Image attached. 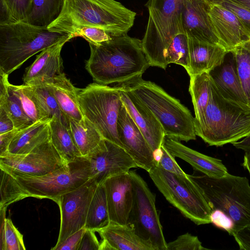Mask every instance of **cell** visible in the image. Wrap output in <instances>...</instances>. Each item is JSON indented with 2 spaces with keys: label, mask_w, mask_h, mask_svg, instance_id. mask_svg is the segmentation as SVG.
<instances>
[{
  "label": "cell",
  "mask_w": 250,
  "mask_h": 250,
  "mask_svg": "<svg viewBox=\"0 0 250 250\" xmlns=\"http://www.w3.org/2000/svg\"><path fill=\"white\" fill-rule=\"evenodd\" d=\"M90 54L85 68L97 83H122L142 77L150 66L142 41L127 34L99 44L89 43Z\"/></svg>",
  "instance_id": "6da1fadb"
},
{
  "label": "cell",
  "mask_w": 250,
  "mask_h": 250,
  "mask_svg": "<svg viewBox=\"0 0 250 250\" xmlns=\"http://www.w3.org/2000/svg\"><path fill=\"white\" fill-rule=\"evenodd\" d=\"M135 17V12L114 0H64L60 15L47 28L72 34L82 27H95L117 36L127 34Z\"/></svg>",
  "instance_id": "7a4b0ae2"
},
{
  "label": "cell",
  "mask_w": 250,
  "mask_h": 250,
  "mask_svg": "<svg viewBox=\"0 0 250 250\" xmlns=\"http://www.w3.org/2000/svg\"><path fill=\"white\" fill-rule=\"evenodd\" d=\"M212 81L208 105L194 124L196 136L209 146H219L250 134V108L225 98Z\"/></svg>",
  "instance_id": "3957f363"
},
{
  "label": "cell",
  "mask_w": 250,
  "mask_h": 250,
  "mask_svg": "<svg viewBox=\"0 0 250 250\" xmlns=\"http://www.w3.org/2000/svg\"><path fill=\"white\" fill-rule=\"evenodd\" d=\"M121 83L151 111L161 125L166 136L186 142L196 139L194 118L178 100L142 77Z\"/></svg>",
  "instance_id": "277c9868"
},
{
  "label": "cell",
  "mask_w": 250,
  "mask_h": 250,
  "mask_svg": "<svg viewBox=\"0 0 250 250\" xmlns=\"http://www.w3.org/2000/svg\"><path fill=\"white\" fill-rule=\"evenodd\" d=\"M195 171L190 177L201 189L212 211L219 210L232 220L233 234L250 224V185L247 177L228 173L214 178Z\"/></svg>",
  "instance_id": "5b68a950"
},
{
  "label": "cell",
  "mask_w": 250,
  "mask_h": 250,
  "mask_svg": "<svg viewBox=\"0 0 250 250\" xmlns=\"http://www.w3.org/2000/svg\"><path fill=\"white\" fill-rule=\"evenodd\" d=\"M67 35L25 22L0 25V70L9 75Z\"/></svg>",
  "instance_id": "8992f818"
},
{
  "label": "cell",
  "mask_w": 250,
  "mask_h": 250,
  "mask_svg": "<svg viewBox=\"0 0 250 250\" xmlns=\"http://www.w3.org/2000/svg\"><path fill=\"white\" fill-rule=\"evenodd\" d=\"M183 0H148V20L142 41L150 66L166 69L167 49L172 39L181 33L180 11Z\"/></svg>",
  "instance_id": "52a82bcc"
},
{
  "label": "cell",
  "mask_w": 250,
  "mask_h": 250,
  "mask_svg": "<svg viewBox=\"0 0 250 250\" xmlns=\"http://www.w3.org/2000/svg\"><path fill=\"white\" fill-rule=\"evenodd\" d=\"M6 172L15 178L18 184L19 200L29 197L53 200L78 188L91 178L90 163L86 156L78 157L42 176Z\"/></svg>",
  "instance_id": "ba28073f"
},
{
  "label": "cell",
  "mask_w": 250,
  "mask_h": 250,
  "mask_svg": "<svg viewBox=\"0 0 250 250\" xmlns=\"http://www.w3.org/2000/svg\"><path fill=\"white\" fill-rule=\"evenodd\" d=\"M148 173L160 192L185 217L197 225L211 223V208L189 175L171 173L157 163Z\"/></svg>",
  "instance_id": "9c48e42d"
},
{
  "label": "cell",
  "mask_w": 250,
  "mask_h": 250,
  "mask_svg": "<svg viewBox=\"0 0 250 250\" xmlns=\"http://www.w3.org/2000/svg\"><path fill=\"white\" fill-rule=\"evenodd\" d=\"M79 102L84 117L94 125L103 138L123 148L117 131L122 104L118 89L115 86L93 83L81 89Z\"/></svg>",
  "instance_id": "30bf717a"
},
{
  "label": "cell",
  "mask_w": 250,
  "mask_h": 250,
  "mask_svg": "<svg viewBox=\"0 0 250 250\" xmlns=\"http://www.w3.org/2000/svg\"><path fill=\"white\" fill-rule=\"evenodd\" d=\"M132 180L133 201L127 224L141 239L151 243L155 250H167L155 195L144 179L134 170L129 171Z\"/></svg>",
  "instance_id": "8fae6325"
},
{
  "label": "cell",
  "mask_w": 250,
  "mask_h": 250,
  "mask_svg": "<svg viewBox=\"0 0 250 250\" xmlns=\"http://www.w3.org/2000/svg\"><path fill=\"white\" fill-rule=\"evenodd\" d=\"M98 185L90 178L78 188L53 200L58 205L61 214L60 232L55 246L84 228L89 205Z\"/></svg>",
  "instance_id": "7c38bea8"
},
{
  "label": "cell",
  "mask_w": 250,
  "mask_h": 250,
  "mask_svg": "<svg viewBox=\"0 0 250 250\" xmlns=\"http://www.w3.org/2000/svg\"><path fill=\"white\" fill-rule=\"evenodd\" d=\"M67 164L50 139L24 154L7 153L0 156V168L31 176H42Z\"/></svg>",
  "instance_id": "4fadbf2b"
},
{
  "label": "cell",
  "mask_w": 250,
  "mask_h": 250,
  "mask_svg": "<svg viewBox=\"0 0 250 250\" xmlns=\"http://www.w3.org/2000/svg\"><path fill=\"white\" fill-rule=\"evenodd\" d=\"M85 156L90 163V178L97 185L111 176L138 167L124 148L104 139Z\"/></svg>",
  "instance_id": "5bb4252c"
},
{
  "label": "cell",
  "mask_w": 250,
  "mask_h": 250,
  "mask_svg": "<svg viewBox=\"0 0 250 250\" xmlns=\"http://www.w3.org/2000/svg\"><path fill=\"white\" fill-rule=\"evenodd\" d=\"M117 131L123 148L138 167L148 172L157 163L155 153L123 102L118 116Z\"/></svg>",
  "instance_id": "9a60e30c"
},
{
  "label": "cell",
  "mask_w": 250,
  "mask_h": 250,
  "mask_svg": "<svg viewBox=\"0 0 250 250\" xmlns=\"http://www.w3.org/2000/svg\"><path fill=\"white\" fill-rule=\"evenodd\" d=\"M129 114L155 153L161 148L165 135L160 122L151 111L127 87L121 83L115 85Z\"/></svg>",
  "instance_id": "2e32d148"
},
{
  "label": "cell",
  "mask_w": 250,
  "mask_h": 250,
  "mask_svg": "<svg viewBox=\"0 0 250 250\" xmlns=\"http://www.w3.org/2000/svg\"><path fill=\"white\" fill-rule=\"evenodd\" d=\"M208 0H183L180 16L181 33L200 42L219 44L208 15Z\"/></svg>",
  "instance_id": "e0dca14e"
},
{
  "label": "cell",
  "mask_w": 250,
  "mask_h": 250,
  "mask_svg": "<svg viewBox=\"0 0 250 250\" xmlns=\"http://www.w3.org/2000/svg\"><path fill=\"white\" fill-rule=\"evenodd\" d=\"M210 3L208 15L220 45L229 52L250 41V33L234 14L220 4Z\"/></svg>",
  "instance_id": "ac0fdd59"
},
{
  "label": "cell",
  "mask_w": 250,
  "mask_h": 250,
  "mask_svg": "<svg viewBox=\"0 0 250 250\" xmlns=\"http://www.w3.org/2000/svg\"><path fill=\"white\" fill-rule=\"evenodd\" d=\"M105 188L110 222L127 223L133 201V187L129 172L117 174L103 183Z\"/></svg>",
  "instance_id": "d6986e66"
},
{
  "label": "cell",
  "mask_w": 250,
  "mask_h": 250,
  "mask_svg": "<svg viewBox=\"0 0 250 250\" xmlns=\"http://www.w3.org/2000/svg\"><path fill=\"white\" fill-rule=\"evenodd\" d=\"M74 38L73 35L68 34L42 51L34 62L26 68L23 77L24 84L28 85L44 84L63 73L61 52L64 45Z\"/></svg>",
  "instance_id": "ffe728a7"
},
{
  "label": "cell",
  "mask_w": 250,
  "mask_h": 250,
  "mask_svg": "<svg viewBox=\"0 0 250 250\" xmlns=\"http://www.w3.org/2000/svg\"><path fill=\"white\" fill-rule=\"evenodd\" d=\"M163 145L173 157L187 162L195 170L208 176L221 178L229 173L221 160L193 150L182 144L176 138L165 136Z\"/></svg>",
  "instance_id": "44dd1931"
},
{
  "label": "cell",
  "mask_w": 250,
  "mask_h": 250,
  "mask_svg": "<svg viewBox=\"0 0 250 250\" xmlns=\"http://www.w3.org/2000/svg\"><path fill=\"white\" fill-rule=\"evenodd\" d=\"M229 53V57L226 54L222 64L209 73L223 97L250 108L238 75L234 58L231 52Z\"/></svg>",
  "instance_id": "7402d4cb"
},
{
  "label": "cell",
  "mask_w": 250,
  "mask_h": 250,
  "mask_svg": "<svg viewBox=\"0 0 250 250\" xmlns=\"http://www.w3.org/2000/svg\"><path fill=\"white\" fill-rule=\"evenodd\" d=\"M189 76L209 73L223 62L228 52L217 44L200 42L188 38Z\"/></svg>",
  "instance_id": "603a6c76"
},
{
  "label": "cell",
  "mask_w": 250,
  "mask_h": 250,
  "mask_svg": "<svg viewBox=\"0 0 250 250\" xmlns=\"http://www.w3.org/2000/svg\"><path fill=\"white\" fill-rule=\"evenodd\" d=\"M48 86L64 114L69 119L83 121V114L79 102L81 89L76 87L64 73L44 83Z\"/></svg>",
  "instance_id": "cb8c5ba5"
},
{
  "label": "cell",
  "mask_w": 250,
  "mask_h": 250,
  "mask_svg": "<svg viewBox=\"0 0 250 250\" xmlns=\"http://www.w3.org/2000/svg\"><path fill=\"white\" fill-rule=\"evenodd\" d=\"M97 232L113 250H155L150 242L139 237L127 224L110 222Z\"/></svg>",
  "instance_id": "d4e9b609"
},
{
  "label": "cell",
  "mask_w": 250,
  "mask_h": 250,
  "mask_svg": "<svg viewBox=\"0 0 250 250\" xmlns=\"http://www.w3.org/2000/svg\"><path fill=\"white\" fill-rule=\"evenodd\" d=\"M51 118L34 123L21 129L12 141L8 153L24 154L50 139L49 123Z\"/></svg>",
  "instance_id": "484cf974"
},
{
  "label": "cell",
  "mask_w": 250,
  "mask_h": 250,
  "mask_svg": "<svg viewBox=\"0 0 250 250\" xmlns=\"http://www.w3.org/2000/svg\"><path fill=\"white\" fill-rule=\"evenodd\" d=\"M8 75L0 70V107L12 120L14 128L22 129L33 123L24 112L20 102L9 87Z\"/></svg>",
  "instance_id": "4316f807"
},
{
  "label": "cell",
  "mask_w": 250,
  "mask_h": 250,
  "mask_svg": "<svg viewBox=\"0 0 250 250\" xmlns=\"http://www.w3.org/2000/svg\"><path fill=\"white\" fill-rule=\"evenodd\" d=\"M49 125L50 140L67 164L82 156L68 126L55 117L51 118Z\"/></svg>",
  "instance_id": "83f0119b"
},
{
  "label": "cell",
  "mask_w": 250,
  "mask_h": 250,
  "mask_svg": "<svg viewBox=\"0 0 250 250\" xmlns=\"http://www.w3.org/2000/svg\"><path fill=\"white\" fill-rule=\"evenodd\" d=\"M68 127L82 156H86L104 139L94 125L85 118L80 121L69 119Z\"/></svg>",
  "instance_id": "f1b7e54d"
},
{
  "label": "cell",
  "mask_w": 250,
  "mask_h": 250,
  "mask_svg": "<svg viewBox=\"0 0 250 250\" xmlns=\"http://www.w3.org/2000/svg\"><path fill=\"white\" fill-rule=\"evenodd\" d=\"M189 77V91L194 110V119L199 120L203 115L209 101L212 78L207 72Z\"/></svg>",
  "instance_id": "f546056e"
},
{
  "label": "cell",
  "mask_w": 250,
  "mask_h": 250,
  "mask_svg": "<svg viewBox=\"0 0 250 250\" xmlns=\"http://www.w3.org/2000/svg\"><path fill=\"white\" fill-rule=\"evenodd\" d=\"M110 223L104 187L97 186L90 202L84 228L95 231L104 228Z\"/></svg>",
  "instance_id": "4dcf8cb0"
},
{
  "label": "cell",
  "mask_w": 250,
  "mask_h": 250,
  "mask_svg": "<svg viewBox=\"0 0 250 250\" xmlns=\"http://www.w3.org/2000/svg\"><path fill=\"white\" fill-rule=\"evenodd\" d=\"M64 0H32L25 22L47 27L60 15Z\"/></svg>",
  "instance_id": "1f68e13d"
},
{
  "label": "cell",
  "mask_w": 250,
  "mask_h": 250,
  "mask_svg": "<svg viewBox=\"0 0 250 250\" xmlns=\"http://www.w3.org/2000/svg\"><path fill=\"white\" fill-rule=\"evenodd\" d=\"M9 87L33 123L50 118L35 96L32 86L24 84L16 85L10 83Z\"/></svg>",
  "instance_id": "d6a6232c"
},
{
  "label": "cell",
  "mask_w": 250,
  "mask_h": 250,
  "mask_svg": "<svg viewBox=\"0 0 250 250\" xmlns=\"http://www.w3.org/2000/svg\"><path fill=\"white\" fill-rule=\"evenodd\" d=\"M32 0H0V25L26 22Z\"/></svg>",
  "instance_id": "836d02e7"
},
{
  "label": "cell",
  "mask_w": 250,
  "mask_h": 250,
  "mask_svg": "<svg viewBox=\"0 0 250 250\" xmlns=\"http://www.w3.org/2000/svg\"><path fill=\"white\" fill-rule=\"evenodd\" d=\"M234 58L238 75L250 106V41L231 51Z\"/></svg>",
  "instance_id": "e575fe53"
},
{
  "label": "cell",
  "mask_w": 250,
  "mask_h": 250,
  "mask_svg": "<svg viewBox=\"0 0 250 250\" xmlns=\"http://www.w3.org/2000/svg\"><path fill=\"white\" fill-rule=\"evenodd\" d=\"M166 60L167 64L175 63L188 70L189 49L188 38L186 34L179 33L172 39L167 50Z\"/></svg>",
  "instance_id": "d590c367"
},
{
  "label": "cell",
  "mask_w": 250,
  "mask_h": 250,
  "mask_svg": "<svg viewBox=\"0 0 250 250\" xmlns=\"http://www.w3.org/2000/svg\"><path fill=\"white\" fill-rule=\"evenodd\" d=\"M31 86H32L35 96L49 118L55 117L68 127L69 119L60 109L48 86L44 84Z\"/></svg>",
  "instance_id": "8d00e7d4"
},
{
  "label": "cell",
  "mask_w": 250,
  "mask_h": 250,
  "mask_svg": "<svg viewBox=\"0 0 250 250\" xmlns=\"http://www.w3.org/2000/svg\"><path fill=\"white\" fill-rule=\"evenodd\" d=\"M0 250H25L23 235L9 218H5L4 231L0 235Z\"/></svg>",
  "instance_id": "74e56055"
},
{
  "label": "cell",
  "mask_w": 250,
  "mask_h": 250,
  "mask_svg": "<svg viewBox=\"0 0 250 250\" xmlns=\"http://www.w3.org/2000/svg\"><path fill=\"white\" fill-rule=\"evenodd\" d=\"M0 208H6L18 201V184L15 178L7 172L0 169Z\"/></svg>",
  "instance_id": "f35d334b"
},
{
  "label": "cell",
  "mask_w": 250,
  "mask_h": 250,
  "mask_svg": "<svg viewBox=\"0 0 250 250\" xmlns=\"http://www.w3.org/2000/svg\"><path fill=\"white\" fill-rule=\"evenodd\" d=\"M202 243L196 236L189 233L179 236L175 240L167 243V250H205Z\"/></svg>",
  "instance_id": "ab89813d"
},
{
  "label": "cell",
  "mask_w": 250,
  "mask_h": 250,
  "mask_svg": "<svg viewBox=\"0 0 250 250\" xmlns=\"http://www.w3.org/2000/svg\"><path fill=\"white\" fill-rule=\"evenodd\" d=\"M75 37H81L89 43L99 44L110 40L111 36L104 30L95 27H83L75 30L73 33Z\"/></svg>",
  "instance_id": "60d3db41"
},
{
  "label": "cell",
  "mask_w": 250,
  "mask_h": 250,
  "mask_svg": "<svg viewBox=\"0 0 250 250\" xmlns=\"http://www.w3.org/2000/svg\"><path fill=\"white\" fill-rule=\"evenodd\" d=\"M220 4L234 14L250 33V10L232 0H208Z\"/></svg>",
  "instance_id": "b9f144b4"
},
{
  "label": "cell",
  "mask_w": 250,
  "mask_h": 250,
  "mask_svg": "<svg viewBox=\"0 0 250 250\" xmlns=\"http://www.w3.org/2000/svg\"><path fill=\"white\" fill-rule=\"evenodd\" d=\"M160 159L158 165L164 169L177 175H186V174L178 165L173 157L162 145L159 150Z\"/></svg>",
  "instance_id": "7bdbcfd3"
},
{
  "label": "cell",
  "mask_w": 250,
  "mask_h": 250,
  "mask_svg": "<svg viewBox=\"0 0 250 250\" xmlns=\"http://www.w3.org/2000/svg\"><path fill=\"white\" fill-rule=\"evenodd\" d=\"M211 223L226 230L230 235L234 233V225L232 220L222 211L215 209L212 211Z\"/></svg>",
  "instance_id": "ee69618b"
},
{
  "label": "cell",
  "mask_w": 250,
  "mask_h": 250,
  "mask_svg": "<svg viewBox=\"0 0 250 250\" xmlns=\"http://www.w3.org/2000/svg\"><path fill=\"white\" fill-rule=\"evenodd\" d=\"M85 228L68 236L63 242L58 246H55L52 250H78L82 238L85 231Z\"/></svg>",
  "instance_id": "f6af8a7d"
},
{
  "label": "cell",
  "mask_w": 250,
  "mask_h": 250,
  "mask_svg": "<svg viewBox=\"0 0 250 250\" xmlns=\"http://www.w3.org/2000/svg\"><path fill=\"white\" fill-rule=\"evenodd\" d=\"M93 230L86 229L82 238L78 250H99L100 243Z\"/></svg>",
  "instance_id": "bcb514c9"
},
{
  "label": "cell",
  "mask_w": 250,
  "mask_h": 250,
  "mask_svg": "<svg viewBox=\"0 0 250 250\" xmlns=\"http://www.w3.org/2000/svg\"><path fill=\"white\" fill-rule=\"evenodd\" d=\"M233 236L240 250H250V224L235 232Z\"/></svg>",
  "instance_id": "7dc6e473"
},
{
  "label": "cell",
  "mask_w": 250,
  "mask_h": 250,
  "mask_svg": "<svg viewBox=\"0 0 250 250\" xmlns=\"http://www.w3.org/2000/svg\"><path fill=\"white\" fill-rule=\"evenodd\" d=\"M21 129L14 128L0 134V156L8 153L9 146L14 137Z\"/></svg>",
  "instance_id": "c3c4849f"
},
{
  "label": "cell",
  "mask_w": 250,
  "mask_h": 250,
  "mask_svg": "<svg viewBox=\"0 0 250 250\" xmlns=\"http://www.w3.org/2000/svg\"><path fill=\"white\" fill-rule=\"evenodd\" d=\"M14 128L12 120L4 109L0 107V134L10 131Z\"/></svg>",
  "instance_id": "681fc988"
},
{
  "label": "cell",
  "mask_w": 250,
  "mask_h": 250,
  "mask_svg": "<svg viewBox=\"0 0 250 250\" xmlns=\"http://www.w3.org/2000/svg\"><path fill=\"white\" fill-rule=\"evenodd\" d=\"M237 148L241 149L245 152L250 151V134L243 138L240 141H237L232 144Z\"/></svg>",
  "instance_id": "f907efd6"
},
{
  "label": "cell",
  "mask_w": 250,
  "mask_h": 250,
  "mask_svg": "<svg viewBox=\"0 0 250 250\" xmlns=\"http://www.w3.org/2000/svg\"><path fill=\"white\" fill-rule=\"evenodd\" d=\"M242 166L248 171L250 175V151L245 152Z\"/></svg>",
  "instance_id": "816d5d0a"
},
{
  "label": "cell",
  "mask_w": 250,
  "mask_h": 250,
  "mask_svg": "<svg viewBox=\"0 0 250 250\" xmlns=\"http://www.w3.org/2000/svg\"><path fill=\"white\" fill-rule=\"evenodd\" d=\"M250 10V0H232Z\"/></svg>",
  "instance_id": "f5cc1de1"
}]
</instances>
